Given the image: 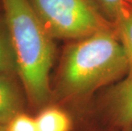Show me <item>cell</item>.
Segmentation results:
<instances>
[{"instance_id": "30bf717a", "label": "cell", "mask_w": 132, "mask_h": 131, "mask_svg": "<svg viewBox=\"0 0 132 131\" xmlns=\"http://www.w3.org/2000/svg\"><path fill=\"white\" fill-rule=\"evenodd\" d=\"M101 11L112 22L116 19L119 8L125 0H93Z\"/></svg>"}, {"instance_id": "9c48e42d", "label": "cell", "mask_w": 132, "mask_h": 131, "mask_svg": "<svg viewBox=\"0 0 132 131\" xmlns=\"http://www.w3.org/2000/svg\"><path fill=\"white\" fill-rule=\"evenodd\" d=\"M5 128L6 131H39L36 118L23 111L14 117Z\"/></svg>"}, {"instance_id": "ba28073f", "label": "cell", "mask_w": 132, "mask_h": 131, "mask_svg": "<svg viewBox=\"0 0 132 131\" xmlns=\"http://www.w3.org/2000/svg\"><path fill=\"white\" fill-rule=\"evenodd\" d=\"M0 73L16 75V64L9 27L4 11L0 10Z\"/></svg>"}, {"instance_id": "8992f818", "label": "cell", "mask_w": 132, "mask_h": 131, "mask_svg": "<svg viewBox=\"0 0 132 131\" xmlns=\"http://www.w3.org/2000/svg\"><path fill=\"white\" fill-rule=\"evenodd\" d=\"M113 24L128 59L127 77H132V3L126 0L122 3Z\"/></svg>"}, {"instance_id": "7a4b0ae2", "label": "cell", "mask_w": 132, "mask_h": 131, "mask_svg": "<svg viewBox=\"0 0 132 131\" xmlns=\"http://www.w3.org/2000/svg\"><path fill=\"white\" fill-rule=\"evenodd\" d=\"M16 64V74L28 102L44 108L51 101L50 74L55 60L54 38L28 0H2Z\"/></svg>"}, {"instance_id": "8fae6325", "label": "cell", "mask_w": 132, "mask_h": 131, "mask_svg": "<svg viewBox=\"0 0 132 131\" xmlns=\"http://www.w3.org/2000/svg\"><path fill=\"white\" fill-rule=\"evenodd\" d=\"M0 131H6V128H5V125L0 124Z\"/></svg>"}, {"instance_id": "277c9868", "label": "cell", "mask_w": 132, "mask_h": 131, "mask_svg": "<svg viewBox=\"0 0 132 131\" xmlns=\"http://www.w3.org/2000/svg\"><path fill=\"white\" fill-rule=\"evenodd\" d=\"M108 105L116 124L121 127L132 124V77H125L112 88Z\"/></svg>"}, {"instance_id": "7c38bea8", "label": "cell", "mask_w": 132, "mask_h": 131, "mask_svg": "<svg viewBox=\"0 0 132 131\" xmlns=\"http://www.w3.org/2000/svg\"><path fill=\"white\" fill-rule=\"evenodd\" d=\"M3 10V7H2V0H0V10Z\"/></svg>"}, {"instance_id": "3957f363", "label": "cell", "mask_w": 132, "mask_h": 131, "mask_svg": "<svg viewBox=\"0 0 132 131\" xmlns=\"http://www.w3.org/2000/svg\"><path fill=\"white\" fill-rule=\"evenodd\" d=\"M44 27L55 39L74 41L115 29L93 0H28Z\"/></svg>"}, {"instance_id": "4fadbf2b", "label": "cell", "mask_w": 132, "mask_h": 131, "mask_svg": "<svg viewBox=\"0 0 132 131\" xmlns=\"http://www.w3.org/2000/svg\"><path fill=\"white\" fill-rule=\"evenodd\" d=\"M126 1H128V2H130V3H132V0H126Z\"/></svg>"}, {"instance_id": "6da1fadb", "label": "cell", "mask_w": 132, "mask_h": 131, "mask_svg": "<svg viewBox=\"0 0 132 131\" xmlns=\"http://www.w3.org/2000/svg\"><path fill=\"white\" fill-rule=\"evenodd\" d=\"M128 72V59L116 29L103 31L64 47L55 92L61 99H77L127 77Z\"/></svg>"}, {"instance_id": "52a82bcc", "label": "cell", "mask_w": 132, "mask_h": 131, "mask_svg": "<svg viewBox=\"0 0 132 131\" xmlns=\"http://www.w3.org/2000/svg\"><path fill=\"white\" fill-rule=\"evenodd\" d=\"M39 131H71L72 120L65 111L57 107H44L35 117Z\"/></svg>"}, {"instance_id": "5b68a950", "label": "cell", "mask_w": 132, "mask_h": 131, "mask_svg": "<svg viewBox=\"0 0 132 131\" xmlns=\"http://www.w3.org/2000/svg\"><path fill=\"white\" fill-rule=\"evenodd\" d=\"M14 74L0 73V124H7L22 111L23 101Z\"/></svg>"}]
</instances>
